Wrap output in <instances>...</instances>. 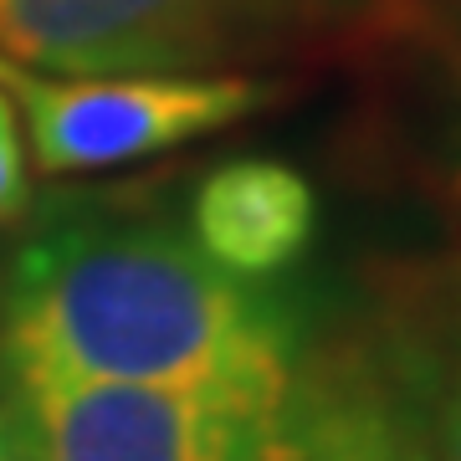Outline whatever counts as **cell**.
<instances>
[{
  "label": "cell",
  "instance_id": "cell-1",
  "mask_svg": "<svg viewBox=\"0 0 461 461\" xmlns=\"http://www.w3.org/2000/svg\"><path fill=\"white\" fill-rule=\"evenodd\" d=\"M308 339L282 287L221 272L175 226H51L0 287L5 375L267 395L293 384Z\"/></svg>",
  "mask_w": 461,
  "mask_h": 461
},
{
  "label": "cell",
  "instance_id": "cell-10",
  "mask_svg": "<svg viewBox=\"0 0 461 461\" xmlns=\"http://www.w3.org/2000/svg\"><path fill=\"white\" fill-rule=\"evenodd\" d=\"M16 72H21L16 62H5V57H0V87H11V83H16Z\"/></svg>",
  "mask_w": 461,
  "mask_h": 461
},
{
  "label": "cell",
  "instance_id": "cell-2",
  "mask_svg": "<svg viewBox=\"0 0 461 461\" xmlns=\"http://www.w3.org/2000/svg\"><path fill=\"white\" fill-rule=\"evenodd\" d=\"M400 32L405 0H0V57L62 77H226Z\"/></svg>",
  "mask_w": 461,
  "mask_h": 461
},
{
  "label": "cell",
  "instance_id": "cell-8",
  "mask_svg": "<svg viewBox=\"0 0 461 461\" xmlns=\"http://www.w3.org/2000/svg\"><path fill=\"white\" fill-rule=\"evenodd\" d=\"M430 461H461V354H451L430 405Z\"/></svg>",
  "mask_w": 461,
  "mask_h": 461
},
{
  "label": "cell",
  "instance_id": "cell-3",
  "mask_svg": "<svg viewBox=\"0 0 461 461\" xmlns=\"http://www.w3.org/2000/svg\"><path fill=\"white\" fill-rule=\"evenodd\" d=\"M297 375V369H293ZM11 379L26 461H297L287 390H149L51 375Z\"/></svg>",
  "mask_w": 461,
  "mask_h": 461
},
{
  "label": "cell",
  "instance_id": "cell-7",
  "mask_svg": "<svg viewBox=\"0 0 461 461\" xmlns=\"http://www.w3.org/2000/svg\"><path fill=\"white\" fill-rule=\"evenodd\" d=\"M32 205V175H26V139L11 93L0 87V221H16Z\"/></svg>",
  "mask_w": 461,
  "mask_h": 461
},
{
  "label": "cell",
  "instance_id": "cell-9",
  "mask_svg": "<svg viewBox=\"0 0 461 461\" xmlns=\"http://www.w3.org/2000/svg\"><path fill=\"white\" fill-rule=\"evenodd\" d=\"M0 461H26V456H21L16 420H11V400H0Z\"/></svg>",
  "mask_w": 461,
  "mask_h": 461
},
{
  "label": "cell",
  "instance_id": "cell-4",
  "mask_svg": "<svg viewBox=\"0 0 461 461\" xmlns=\"http://www.w3.org/2000/svg\"><path fill=\"white\" fill-rule=\"evenodd\" d=\"M16 103L21 139L47 175L133 165L165 149L195 144L205 133L251 118L272 103V87L226 77H36L21 67L5 87Z\"/></svg>",
  "mask_w": 461,
  "mask_h": 461
},
{
  "label": "cell",
  "instance_id": "cell-6",
  "mask_svg": "<svg viewBox=\"0 0 461 461\" xmlns=\"http://www.w3.org/2000/svg\"><path fill=\"white\" fill-rule=\"evenodd\" d=\"M446 67L461 93V0H405V32Z\"/></svg>",
  "mask_w": 461,
  "mask_h": 461
},
{
  "label": "cell",
  "instance_id": "cell-5",
  "mask_svg": "<svg viewBox=\"0 0 461 461\" xmlns=\"http://www.w3.org/2000/svg\"><path fill=\"white\" fill-rule=\"evenodd\" d=\"M185 236L221 272L277 282L318 236V190L277 159H230L195 185Z\"/></svg>",
  "mask_w": 461,
  "mask_h": 461
}]
</instances>
